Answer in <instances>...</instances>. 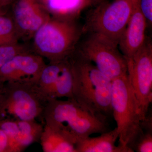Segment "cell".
I'll return each mask as SVG.
<instances>
[{
    "label": "cell",
    "instance_id": "6da1fadb",
    "mask_svg": "<svg viewBox=\"0 0 152 152\" xmlns=\"http://www.w3.org/2000/svg\"><path fill=\"white\" fill-rule=\"evenodd\" d=\"M69 59L73 75L74 99L93 114L107 117L113 115V81L76 50Z\"/></svg>",
    "mask_w": 152,
    "mask_h": 152
},
{
    "label": "cell",
    "instance_id": "7a4b0ae2",
    "mask_svg": "<svg viewBox=\"0 0 152 152\" xmlns=\"http://www.w3.org/2000/svg\"><path fill=\"white\" fill-rule=\"evenodd\" d=\"M43 118L45 125L64 132L76 141L93 134L110 131L107 117L92 113L74 99L50 100Z\"/></svg>",
    "mask_w": 152,
    "mask_h": 152
},
{
    "label": "cell",
    "instance_id": "3957f363",
    "mask_svg": "<svg viewBox=\"0 0 152 152\" xmlns=\"http://www.w3.org/2000/svg\"><path fill=\"white\" fill-rule=\"evenodd\" d=\"M83 32L72 19L51 17L34 35L32 50L50 63L61 61L75 52Z\"/></svg>",
    "mask_w": 152,
    "mask_h": 152
},
{
    "label": "cell",
    "instance_id": "277c9868",
    "mask_svg": "<svg viewBox=\"0 0 152 152\" xmlns=\"http://www.w3.org/2000/svg\"><path fill=\"white\" fill-rule=\"evenodd\" d=\"M48 102L36 81L5 83L0 94V121L39 119L44 122V112Z\"/></svg>",
    "mask_w": 152,
    "mask_h": 152
},
{
    "label": "cell",
    "instance_id": "5b68a950",
    "mask_svg": "<svg viewBox=\"0 0 152 152\" xmlns=\"http://www.w3.org/2000/svg\"><path fill=\"white\" fill-rule=\"evenodd\" d=\"M111 106L119 134L118 145L127 147L142 129L138 104L128 74L113 80Z\"/></svg>",
    "mask_w": 152,
    "mask_h": 152
},
{
    "label": "cell",
    "instance_id": "8992f818",
    "mask_svg": "<svg viewBox=\"0 0 152 152\" xmlns=\"http://www.w3.org/2000/svg\"><path fill=\"white\" fill-rule=\"evenodd\" d=\"M139 0H113L102 2L91 12L84 32L100 34L118 45Z\"/></svg>",
    "mask_w": 152,
    "mask_h": 152
},
{
    "label": "cell",
    "instance_id": "52a82bcc",
    "mask_svg": "<svg viewBox=\"0 0 152 152\" xmlns=\"http://www.w3.org/2000/svg\"><path fill=\"white\" fill-rule=\"evenodd\" d=\"M118 46L104 36L91 33L75 50L113 81L128 74L126 60Z\"/></svg>",
    "mask_w": 152,
    "mask_h": 152
},
{
    "label": "cell",
    "instance_id": "ba28073f",
    "mask_svg": "<svg viewBox=\"0 0 152 152\" xmlns=\"http://www.w3.org/2000/svg\"><path fill=\"white\" fill-rule=\"evenodd\" d=\"M126 59L128 77L138 104L142 121L152 102L151 41L147 38L143 46L132 57Z\"/></svg>",
    "mask_w": 152,
    "mask_h": 152
},
{
    "label": "cell",
    "instance_id": "9c48e42d",
    "mask_svg": "<svg viewBox=\"0 0 152 152\" xmlns=\"http://www.w3.org/2000/svg\"><path fill=\"white\" fill-rule=\"evenodd\" d=\"M73 75L69 57L46 64L36 82L40 91L48 101L62 98L73 99Z\"/></svg>",
    "mask_w": 152,
    "mask_h": 152
},
{
    "label": "cell",
    "instance_id": "30bf717a",
    "mask_svg": "<svg viewBox=\"0 0 152 152\" xmlns=\"http://www.w3.org/2000/svg\"><path fill=\"white\" fill-rule=\"evenodd\" d=\"M10 11L21 40L28 41L51 18L37 0H16Z\"/></svg>",
    "mask_w": 152,
    "mask_h": 152
},
{
    "label": "cell",
    "instance_id": "8fae6325",
    "mask_svg": "<svg viewBox=\"0 0 152 152\" xmlns=\"http://www.w3.org/2000/svg\"><path fill=\"white\" fill-rule=\"evenodd\" d=\"M46 64L33 52L17 55L0 68V82L37 81Z\"/></svg>",
    "mask_w": 152,
    "mask_h": 152
},
{
    "label": "cell",
    "instance_id": "7c38bea8",
    "mask_svg": "<svg viewBox=\"0 0 152 152\" xmlns=\"http://www.w3.org/2000/svg\"><path fill=\"white\" fill-rule=\"evenodd\" d=\"M44 127L37 121H0V129L8 137L12 152H22L31 144L39 142Z\"/></svg>",
    "mask_w": 152,
    "mask_h": 152
},
{
    "label": "cell",
    "instance_id": "4fadbf2b",
    "mask_svg": "<svg viewBox=\"0 0 152 152\" xmlns=\"http://www.w3.org/2000/svg\"><path fill=\"white\" fill-rule=\"evenodd\" d=\"M148 24L139 7L136 6L118 45L125 58L132 57L143 46L146 40L145 31Z\"/></svg>",
    "mask_w": 152,
    "mask_h": 152
},
{
    "label": "cell",
    "instance_id": "5bb4252c",
    "mask_svg": "<svg viewBox=\"0 0 152 152\" xmlns=\"http://www.w3.org/2000/svg\"><path fill=\"white\" fill-rule=\"evenodd\" d=\"M119 134L117 128L95 137L79 139L76 144L77 152H132L128 147L115 145Z\"/></svg>",
    "mask_w": 152,
    "mask_h": 152
},
{
    "label": "cell",
    "instance_id": "9a60e30c",
    "mask_svg": "<svg viewBox=\"0 0 152 152\" xmlns=\"http://www.w3.org/2000/svg\"><path fill=\"white\" fill-rule=\"evenodd\" d=\"M39 142L44 152H77L75 139L47 125L44 126Z\"/></svg>",
    "mask_w": 152,
    "mask_h": 152
},
{
    "label": "cell",
    "instance_id": "2e32d148",
    "mask_svg": "<svg viewBox=\"0 0 152 152\" xmlns=\"http://www.w3.org/2000/svg\"><path fill=\"white\" fill-rule=\"evenodd\" d=\"M20 41L10 7L0 10V46L15 45Z\"/></svg>",
    "mask_w": 152,
    "mask_h": 152
},
{
    "label": "cell",
    "instance_id": "e0dca14e",
    "mask_svg": "<svg viewBox=\"0 0 152 152\" xmlns=\"http://www.w3.org/2000/svg\"><path fill=\"white\" fill-rule=\"evenodd\" d=\"M53 18H59L60 14L70 12L78 2L77 0H37Z\"/></svg>",
    "mask_w": 152,
    "mask_h": 152
},
{
    "label": "cell",
    "instance_id": "ac0fdd59",
    "mask_svg": "<svg viewBox=\"0 0 152 152\" xmlns=\"http://www.w3.org/2000/svg\"><path fill=\"white\" fill-rule=\"evenodd\" d=\"M132 152H152V133L142 130L127 145Z\"/></svg>",
    "mask_w": 152,
    "mask_h": 152
},
{
    "label": "cell",
    "instance_id": "d6986e66",
    "mask_svg": "<svg viewBox=\"0 0 152 152\" xmlns=\"http://www.w3.org/2000/svg\"><path fill=\"white\" fill-rule=\"evenodd\" d=\"M33 52L31 47L26 43L0 46V68L17 55Z\"/></svg>",
    "mask_w": 152,
    "mask_h": 152
},
{
    "label": "cell",
    "instance_id": "ffe728a7",
    "mask_svg": "<svg viewBox=\"0 0 152 152\" xmlns=\"http://www.w3.org/2000/svg\"><path fill=\"white\" fill-rule=\"evenodd\" d=\"M139 7L146 20L147 24L152 23V0H139Z\"/></svg>",
    "mask_w": 152,
    "mask_h": 152
},
{
    "label": "cell",
    "instance_id": "44dd1931",
    "mask_svg": "<svg viewBox=\"0 0 152 152\" xmlns=\"http://www.w3.org/2000/svg\"><path fill=\"white\" fill-rule=\"evenodd\" d=\"M0 152H12L10 140L5 133L0 129Z\"/></svg>",
    "mask_w": 152,
    "mask_h": 152
},
{
    "label": "cell",
    "instance_id": "7402d4cb",
    "mask_svg": "<svg viewBox=\"0 0 152 152\" xmlns=\"http://www.w3.org/2000/svg\"><path fill=\"white\" fill-rule=\"evenodd\" d=\"M16 0H0V10L8 8Z\"/></svg>",
    "mask_w": 152,
    "mask_h": 152
},
{
    "label": "cell",
    "instance_id": "603a6c76",
    "mask_svg": "<svg viewBox=\"0 0 152 152\" xmlns=\"http://www.w3.org/2000/svg\"><path fill=\"white\" fill-rule=\"evenodd\" d=\"M4 83L0 82V94H1V93L2 91L3 88H4Z\"/></svg>",
    "mask_w": 152,
    "mask_h": 152
},
{
    "label": "cell",
    "instance_id": "cb8c5ba5",
    "mask_svg": "<svg viewBox=\"0 0 152 152\" xmlns=\"http://www.w3.org/2000/svg\"><path fill=\"white\" fill-rule=\"evenodd\" d=\"M93 1H94L95 2H96L99 3H99H100L101 2H102L104 0H93Z\"/></svg>",
    "mask_w": 152,
    "mask_h": 152
}]
</instances>
